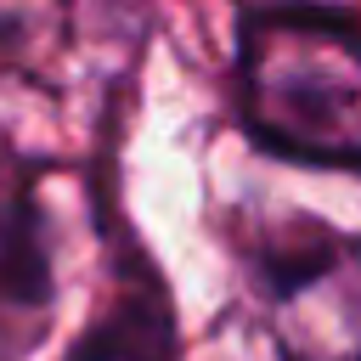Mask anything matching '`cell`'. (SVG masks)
<instances>
[{"mask_svg":"<svg viewBox=\"0 0 361 361\" xmlns=\"http://www.w3.org/2000/svg\"><path fill=\"white\" fill-rule=\"evenodd\" d=\"M237 102L254 147L310 169H361V34L344 17L254 11L237 34Z\"/></svg>","mask_w":361,"mask_h":361,"instance_id":"6da1fadb","label":"cell"},{"mask_svg":"<svg viewBox=\"0 0 361 361\" xmlns=\"http://www.w3.org/2000/svg\"><path fill=\"white\" fill-rule=\"evenodd\" d=\"M276 361H361V237L305 231L259 259Z\"/></svg>","mask_w":361,"mask_h":361,"instance_id":"7a4b0ae2","label":"cell"},{"mask_svg":"<svg viewBox=\"0 0 361 361\" xmlns=\"http://www.w3.org/2000/svg\"><path fill=\"white\" fill-rule=\"evenodd\" d=\"M56 322V243L34 192L0 197V361H28Z\"/></svg>","mask_w":361,"mask_h":361,"instance_id":"3957f363","label":"cell"},{"mask_svg":"<svg viewBox=\"0 0 361 361\" xmlns=\"http://www.w3.org/2000/svg\"><path fill=\"white\" fill-rule=\"evenodd\" d=\"M68 361H180V322L169 282L141 254L113 276V293L79 327Z\"/></svg>","mask_w":361,"mask_h":361,"instance_id":"277c9868","label":"cell"}]
</instances>
